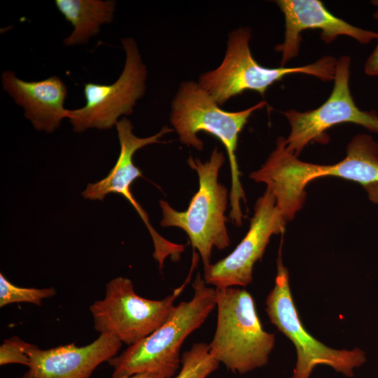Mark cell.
Here are the masks:
<instances>
[{"label": "cell", "instance_id": "6da1fadb", "mask_svg": "<svg viewBox=\"0 0 378 378\" xmlns=\"http://www.w3.org/2000/svg\"><path fill=\"white\" fill-rule=\"evenodd\" d=\"M265 105L266 102L262 101L244 110L226 111L220 108L198 82L192 80L181 84L172 103L170 122L182 144L202 150L204 144L197 134L205 132L218 139L224 145L228 155L232 178L230 217L237 227L241 225L244 217L240 201L246 202L236 158L239 134L251 115Z\"/></svg>", "mask_w": 378, "mask_h": 378}, {"label": "cell", "instance_id": "7a4b0ae2", "mask_svg": "<svg viewBox=\"0 0 378 378\" xmlns=\"http://www.w3.org/2000/svg\"><path fill=\"white\" fill-rule=\"evenodd\" d=\"M192 287L191 300L175 306L171 316L160 328L107 361L113 369V378L139 373H151L163 378H172L176 374L181 360L182 344L216 307V288L208 286L200 273Z\"/></svg>", "mask_w": 378, "mask_h": 378}, {"label": "cell", "instance_id": "3957f363", "mask_svg": "<svg viewBox=\"0 0 378 378\" xmlns=\"http://www.w3.org/2000/svg\"><path fill=\"white\" fill-rule=\"evenodd\" d=\"M217 322L211 355L230 370L245 374L266 365L275 336L266 332L245 289L216 288Z\"/></svg>", "mask_w": 378, "mask_h": 378}, {"label": "cell", "instance_id": "277c9868", "mask_svg": "<svg viewBox=\"0 0 378 378\" xmlns=\"http://www.w3.org/2000/svg\"><path fill=\"white\" fill-rule=\"evenodd\" d=\"M225 158L214 148L210 158L204 163L190 156L187 162L198 175L199 189L184 211L173 209L161 200L162 227H176L186 232L194 250H197L204 266L210 264L213 248L223 250L230 239L226 227L225 212L228 202L227 189L218 181L220 169Z\"/></svg>", "mask_w": 378, "mask_h": 378}, {"label": "cell", "instance_id": "5b68a950", "mask_svg": "<svg viewBox=\"0 0 378 378\" xmlns=\"http://www.w3.org/2000/svg\"><path fill=\"white\" fill-rule=\"evenodd\" d=\"M251 38V31L246 27L230 31L221 64L199 76L198 83L219 106L246 90L264 95L272 85L291 74H304L322 81L334 80L337 60L334 57L324 56L303 66L267 68L253 57L249 47Z\"/></svg>", "mask_w": 378, "mask_h": 378}, {"label": "cell", "instance_id": "8992f818", "mask_svg": "<svg viewBox=\"0 0 378 378\" xmlns=\"http://www.w3.org/2000/svg\"><path fill=\"white\" fill-rule=\"evenodd\" d=\"M281 247L277 258V273L274 286L268 294L265 304L270 322L294 344L297 360L291 378H309L319 365L331 367L347 377H354V370L366 362L364 351L330 348L304 328L291 294L288 272L282 263Z\"/></svg>", "mask_w": 378, "mask_h": 378}, {"label": "cell", "instance_id": "52a82bcc", "mask_svg": "<svg viewBox=\"0 0 378 378\" xmlns=\"http://www.w3.org/2000/svg\"><path fill=\"white\" fill-rule=\"evenodd\" d=\"M160 300L137 295L131 280L119 276L106 286L104 299L90 307L94 329L100 334L114 336L129 346L139 342L160 328L171 316L174 301L189 281Z\"/></svg>", "mask_w": 378, "mask_h": 378}, {"label": "cell", "instance_id": "ba28073f", "mask_svg": "<svg viewBox=\"0 0 378 378\" xmlns=\"http://www.w3.org/2000/svg\"><path fill=\"white\" fill-rule=\"evenodd\" d=\"M121 41L125 52V62L118 78L109 85L85 83L84 106L68 110L67 119L74 132H83L90 128H112L122 115L132 113L137 101L144 96L146 66L134 39L128 37Z\"/></svg>", "mask_w": 378, "mask_h": 378}, {"label": "cell", "instance_id": "9c48e42d", "mask_svg": "<svg viewBox=\"0 0 378 378\" xmlns=\"http://www.w3.org/2000/svg\"><path fill=\"white\" fill-rule=\"evenodd\" d=\"M350 64L349 56H342L337 60L332 91L318 108L304 112L290 109L284 113L290 125L286 147L296 156L312 141H324L325 132L340 123L357 124L378 133L377 112L360 110L351 94Z\"/></svg>", "mask_w": 378, "mask_h": 378}, {"label": "cell", "instance_id": "30bf717a", "mask_svg": "<svg viewBox=\"0 0 378 378\" xmlns=\"http://www.w3.org/2000/svg\"><path fill=\"white\" fill-rule=\"evenodd\" d=\"M274 196L266 189L255 204L246 236L228 255L204 266V280L216 288L246 286L253 280L254 264L260 260L273 234L284 233L286 221Z\"/></svg>", "mask_w": 378, "mask_h": 378}, {"label": "cell", "instance_id": "8fae6325", "mask_svg": "<svg viewBox=\"0 0 378 378\" xmlns=\"http://www.w3.org/2000/svg\"><path fill=\"white\" fill-rule=\"evenodd\" d=\"M324 176H343L340 162L321 165L300 160L286 147V139L277 138L276 148L260 169L250 174L256 183H264L274 196L276 207L286 222L301 209L306 198L305 187Z\"/></svg>", "mask_w": 378, "mask_h": 378}, {"label": "cell", "instance_id": "7c38bea8", "mask_svg": "<svg viewBox=\"0 0 378 378\" xmlns=\"http://www.w3.org/2000/svg\"><path fill=\"white\" fill-rule=\"evenodd\" d=\"M122 343L104 333L84 346L73 342L44 350L26 342L29 363L22 378H90L97 367L117 355Z\"/></svg>", "mask_w": 378, "mask_h": 378}, {"label": "cell", "instance_id": "4fadbf2b", "mask_svg": "<svg viewBox=\"0 0 378 378\" xmlns=\"http://www.w3.org/2000/svg\"><path fill=\"white\" fill-rule=\"evenodd\" d=\"M276 4L285 20L283 43L275 50L281 52V66L295 57L301 43V33L308 29H320L321 38L330 43L338 36H350L362 44L378 39V32L355 27L329 12L319 0H278Z\"/></svg>", "mask_w": 378, "mask_h": 378}, {"label": "cell", "instance_id": "5bb4252c", "mask_svg": "<svg viewBox=\"0 0 378 378\" xmlns=\"http://www.w3.org/2000/svg\"><path fill=\"white\" fill-rule=\"evenodd\" d=\"M120 150L115 164L108 174L101 181L89 183L82 192L83 196L90 200H103L110 193L122 195L130 202L146 225L153 241L161 237L149 222L148 216L134 197L130 187L133 181L142 177L141 171L133 162V156L136 150L149 144L161 143L160 138L172 131L163 127L155 135L141 138L133 133V125L125 117L121 118L115 125Z\"/></svg>", "mask_w": 378, "mask_h": 378}, {"label": "cell", "instance_id": "9a60e30c", "mask_svg": "<svg viewBox=\"0 0 378 378\" xmlns=\"http://www.w3.org/2000/svg\"><path fill=\"white\" fill-rule=\"evenodd\" d=\"M2 88L21 106L24 117L39 131L53 132L63 119L67 118L64 107L67 88L57 76L41 80H24L12 70L4 71L1 76Z\"/></svg>", "mask_w": 378, "mask_h": 378}, {"label": "cell", "instance_id": "2e32d148", "mask_svg": "<svg viewBox=\"0 0 378 378\" xmlns=\"http://www.w3.org/2000/svg\"><path fill=\"white\" fill-rule=\"evenodd\" d=\"M55 4L64 19L74 27L63 40L66 46L84 44L96 36L102 25L111 23L116 1L113 0H55Z\"/></svg>", "mask_w": 378, "mask_h": 378}, {"label": "cell", "instance_id": "e0dca14e", "mask_svg": "<svg viewBox=\"0 0 378 378\" xmlns=\"http://www.w3.org/2000/svg\"><path fill=\"white\" fill-rule=\"evenodd\" d=\"M181 368L174 378H206L218 369L219 363L211 355L209 345L195 343L182 355Z\"/></svg>", "mask_w": 378, "mask_h": 378}, {"label": "cell", "instance_id": "ac0fdd59", "mask_svg": "<svg viewBox=\"0 0 378 378\" xmlns=\"http://www.w3.org/2000/svg\"><path fill=\"white\" fill-rule=\"evenodd\" d=\"M56 294L53 288H34L18 287L0 274V307L15 302H29L41 305L42 300Z\"/></svg>", "mask_w": 378, "mask_h": 378}, {"label": "cell", "instance_id": "d6986e66", "mask_svg": "<svg viewBox=\"0 0 378 378\" xmlns=\"http://www.w3.org/2000/svg\"><path fill=\"white\" fill-rule=\"evenodd\" d=\"M25 343L16 336L4 340L0 346V365L17 363L28 366L29 359L24 351Z\"/></svg>", "mask_w": 378, "mask_h": 378}, {"label": "cell", "instance_id": "ffe728a7", "mask_svg": "<svg viewBox=\"0 0 378 378\" xmlns=\"http://www.w3.org/2000/svg\"><path fill=\"white\" fill-rule=\"evenodd\" d=\"M365 73L370 76H378V39L377 44L365 62Z\"/></svg>", "mask_w": 378, "mask_h": 378}, {"label": "cell", "instance_id": "44dd1931", "mask_svg": "<svg viewBox=\"0 0 378 378\" xmlns=\"http://www.w3.org/2000/svg\"><path fill=\"white\" fill-rule=\"evenodd\" d=\"M364 188L368 192L369 200L378 204V183L365 186Z\"/></svg>", "mask_w": 378, "mask_h": 378}, {"label": "cell", "instance_id": "7402d4cb", "mask_svg": "<svg viewBox=\"0 0 378 378\" xmlns=\"http://www.w3.org/2000/svg\"><path fill=\"white\" fill-rule=\"evenodd\" d=\"M119 378H163L159 375L151 373H139L131 376L122 377Z\"/></svg>", "mask_w": 378, "mask_h": 378}, {"label": "cell", "instance_id": "603a6c76", "mask_svg": "<svg viewBox=\"0 0 378 378\" xmlns=\"http://www.w3.org/2000/svg\"><path fill=\"white\" fill-rule=\"evenodd\" d=\"M374 18L378 20V10L374 13Z\"/></svg>", "mask_w": 378, "mask_h": 378}]
</instances>
